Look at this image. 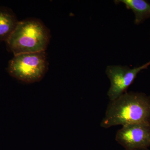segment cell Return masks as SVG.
<instances>
[{
    "label": "cell",
    "instance_id": "1",
    "mask_svg": "<svg viewBox=\"0 0 150 150\" xmlns=\"http://www.w3.org/2000/svg\"><path fill=\"white\" fill-rule=\"evenodd\" d=\"M137 123L150 125V96L131 91L110 101L100 126L108 129Z\"/></svg>",
    "mask_w": 150,
    "mask_h": 150
},
{
    "label": "cell",
    "instance_id": "2",
    "mask_svg": "<svg viewBox=\"0 0 150 150\" xmlns=\"http://www.w3.org/2000/svg\"><path fill=\"white\" fill-rule=\"evenodd\" d=\"M50 37L49 30L40 20L25 19L19 21L6 42L7 49L14 55L46 51Z\"/></svg>",
    "mask_w": 150,
    "mask_h": 150
},
{
    "label": "cell",
    "instance_id": "3",
    "mask_svg": "<svg viewBox=\"0 0 150 150\" xmlns=\"http://www.w3.org/2000/svg\"><path fill=\"white\" fill-rule=\"evenodd\" d=\"M46 51L14 55L8 62L7 71L18 80L26 83L40 81L48 70Z\"/></svg>",
    "mask_w": 150,
    "mask_h": 150
},
{
    "label": "cell",
    "instance_id": "4",
    "mask_svg": "<svg viewBox=\"0 0 150 150\" xmlns=\"http://www.w3.org/2000/svg\"><path fill=\"white\" fill-rule=\"evenodd\" d=\"M150 66V61L134 68L121 65L108 66L105 73L110 81V87L107 93L110 101L114 100L126 93L138 74L147 69Z\"/></svg>",
    "mask_w": 150,
    "mask_h": 150
},
{
    "label": "cell",
    "instance_id": "5",
    "mask_svg": "<svg viewBox=\"0 0 150 150\" xmlns=\"http://www.w3.org/2000/svg\"><path fill=\"white\" fill-rule=\"evenodd\" d=\"M115 141L125 149L132 150L150 147V124H129L116 133Z\"/></svg>",
    "mask_w": 150,
    "mask_h": 150
},
{
    "label": "cell",
    "instance_id": "6",
    "mask_svg": "<svg viewBox=\"0 0 150 150\" xmlns=\"http://www.w3.org/2000/svg\"><path fill=\"white\" fill-rule=\"evenodd\" d=\"M19 21L13 11L0 7V40L6 42L17 26Z\"/></svg>",
    "mask_w": 150,
    "mask_h": 150
},
{
    "label": "cell",
    "instance_id": "7",
    "mask_svg": "<svg viewBox=\"0 0 150 150\" xmlns=\"http://www.w3.org/2000/svg\"><path fill=\"white\" fill-rule=\"evenodd\" d=\"M116 4H123L128 9L132 11L135 15L134 23L142 24L150 18V4L145 0H115Z\"/></svg>",
    "mask_w": 150,
    "mask_h": 150
},
{
    "label": "cell",
    "instance_id": "8",
    "mask_svg": "<svg viewBox=\"0 0 150 150\" xmlns=\"http://www.w3.org/2000/svg\"><path fill=\"white\" fill-rule=\"evenodd\" d=\"M150 150L149 148H141V149H135L132 150Z\"/></svg>",
    "mask_w": 150,
    "mask_h": 150
}]
</instances>
